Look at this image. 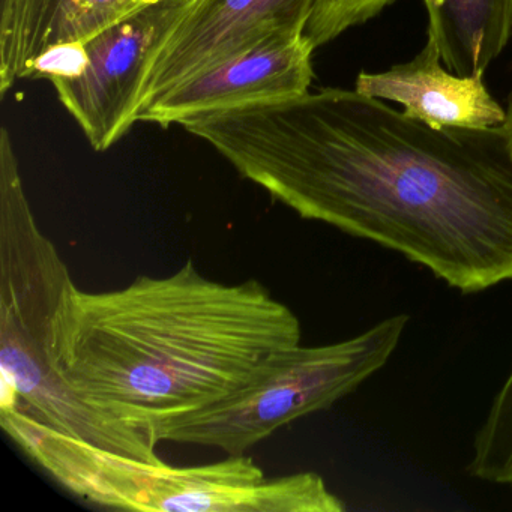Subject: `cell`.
I'll use <instances>...</instances> for the list:
<instances>
[{"label": "cell", "instance_id": "6da1fadb", "mask_svg": "<svg viewBox=\"0 0 512 512\" xmlns=\"http://www.w3.org/2000/svg\"><path fill=\"white\" fill-rule=\"evenodd\" d=\"M182 127L299 217L398 251L460 292L512 280L509 116L491 128H436L328 88Z\"/></svg>", "mask_w": 512, "mask_h": 512}, {"label": "cell", "instance_id": "7a4b0ae2", "mask_svg": "<svg viewBox=\"0 0 512 512\" xmlns=\"http://www.w3.org/2000/svg\"><path fill=\"white\" fill-rule=\"evenodd\" d=\"M301 338L298 316L268 287L209 280L188 260L110 292L71 281L50 359L83 403L155 437V425L220 400Z\"/></svg>", "mask_w": 512, "mask_h": 512}, {"label": "cell", "instance_id": "3957f363", "mask_svg": "<svg viewBox=\"0 0 512 512\" xmlns=\"http://www.w3.org/2000/svg\"><path fill=\"white\" fill-rule=\"evenodd\" d=\"M70 269L32 212L7 127L0 131V389L26 415L116 454L161 463L149 431L83 403L50 359L53 323Z\"/></svg>", "mask_w": 512, "mask_h": 512}, {"label": "cell", "instance_id": "277c9868", "mask_svg": "<svg viewBox=\"0 0 512 512\" xmlns=\"http://www.w3.org/2000/svg\"><path fill=\"white\" fill-rule=\"evenodd\" d=\"M17 446L59 485L106 508L164 512H341L344 503L313 472L268 478L253 458L229 455L176 467L116 454L41 424L19 409H0Z\"/></svg>", "mask_w": 512, "mask_h": 512}, {"label": "cell", "instance_id": "5b68a950", "mask_svg": "<svg viewBox=\"0 0 512 512\" xmlns=\"http://www.w3.org/2000/svg\"><path fill=\"white\" fill-rule=\"evenodd\" d=\"M407 320L400 314L341 343L298 344L274 353L235 391L155 425V437L158 442L190 443L242 455L284 425L352 394L389 361Z\"/></svg>", "mask_w": 512, "mask_h": 512}, {"label": "cell", "instance_id": "8992f818", "mask_svg": "<svg viewBox=\"0 0 512 512\" xmlns=\"http://www.w3.org/2000/svg\"><path fill=\"white\" fill-rule=\"evenodd\" d=\"M202 0H154L83 43L86 64L52 80L92 149L104 152L137 122L146 79L173 32Z\"/></svg>", "mask_w": 512, "mask_h": 512}, {"label": "cell", "instance_id": "52a82bcc", "mask_svg": "<svg viewBox=\"0 0 512 512\" xmlns=\"http://www.w3.org/2000/svg\"><path fill=\"white\" fill-rule=\"evenodd\" d=\"M313 7L314 0H202L158 55L139 112L184 80L245 50L272 38L305 35Z\"/></svg>", "mask_w": 512, "mask_h": 512}, {"label": "cell", "instance_id": "ba28073f", "mask_svg": "<svg viewBox=\"0 0 512 512\" xmlns=\"http://www.w3.org/2000/svg\"><path fill=\"white\" fill-rule=\"evenodd\" d=\"M314 50L305 35L272 38L179 83L143 107L137 122L167 128L206 113L307 94Z\"/></svg>", "mask_w": 512, "mask_h": 512}, {"label": "cell", "instance_id": "9c48e42d", "mask_svg": "<svg viewBox=\"0 0 512 512\" xmlns=\"http://www.w3.org/2000/svg\"><path fill=\"white\" fill-rule=\"evenodd\" d=\"M482 74L461 77L442 67L433 41L407 64L383 73H361L355 91L394 101L404 113L436 128H491L508 121L482 82Z\"/></svg>", "mask_w": 512, "mask_h": 512}, {"label": "cell", "instance_id": "30bf717a", "mask_svg": "<svg viewBox=\"0 0 512 512\" xmlns=\"http://www.w3.org/2000/svg\"><path fill=\"white\" fill-rule=\"evenodd\" d=\"M154 0H0V97L32 79L41 56L85 43Z\"/></svg>", "mask_w": 512, "mask_h": 512}, {"label": "cell", "instance_id": "8fae6325", "mask_svg": "<svg viewBox=\"0 0 512 512\" xmlns=\"http://www.w3.org/2000/svg\"><path fill=\"white\" fill-rule=\"evenodd\" d=\"M428 40L461 77L484 76L512 32V0H424Z\"/></svg>", "mask_w": 512, "mask_h": 512}, {"label": "cell", "instance_id": "7c38bea8", "mask_svg": "<svg viewBox=\"0 0 512 512\" xmlns=\"http://www.w3.org/2000/svg\"><path fill=\"white\" fill-rule=\"evenodd\" d=\"M470 475L512 488V370L473 443Z\"/></svg>", "mask_w": 512, "mask_h": 512}, {"label": "cell", "instance_id": "4fadbf2b", "mask_svg": "<svg viewBox=\"0 0 512 512\" xmlns=\"http://www.w3.org/2000/svg\"><path fill=\"white\" fill-rule=\"evenodd\" d=\"M392 2L395 0H314L305 37L317 49L347 29L373 19Z\"/></svg>", "mask_w": 512, "mask_h": 512}, {"label": "cell", "instance_id": "5bb4252c", "mask_svg": "<svg viewBox=\"0 0 512 512\" xmlns=\"http://www.w3.org/2000/svg\"><path fill=\"white\" fill-rule=\"evenodd\" d=\"M509 119H511V121H512V112H511V115H509Z\"/></svg>", "mask_w": 512, "mask_h": 512}]
</instances>
